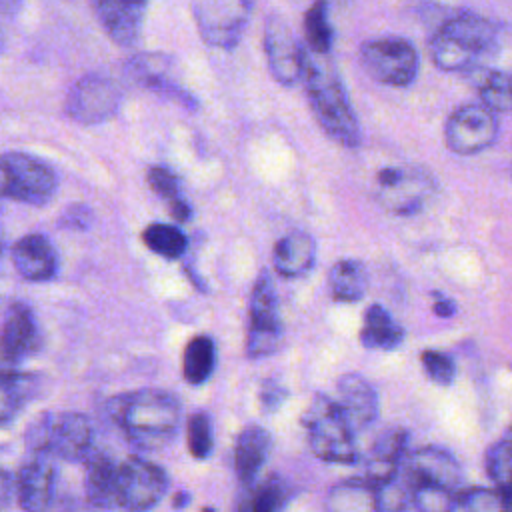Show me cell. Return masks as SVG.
I'll return each mask as SVG.
<instances>
[{
    "label": "cell",
    "instance_id": "6da1fadb",
    "mask_svg": "<svg viewBox=\"0 0 512 512\" xmlns=\"http://www.w3.org/2000/svg\"><path fill=\"white\" fill-rule=\"evenodd\" d=\"M108 408L110 418L140 450L156 452L166 448L180 428V400L166 390L144 388L126 392L114 396Z\"/></svg>",
    "mask_w": 512,
    "mask_h": 512
},
{
    "label": "cell",
    "instance_id": "7a4b0ae2",
    "mask_svg": "<svg viewBox=\"0 0 512 512\" xmlns=\"http://www.w3.org/2000/svg\"><path fill=\"white\" fill-rule=\"evenodd\" d=\"M302 84L308 104L320 128L338 144L356 148L362 140L360 124L346 94V88L328 60V54L306 50Z\"/></svg>",
    "mask_w": 512,
    "mask_h": 512
},
{
    "label": "cell",
    "instance_id": "3957f363",
    "mask_svg": "<svg viewBox=\"0 0 512 512\" xmlns=\"http://www.w3.org/2000/svg\"><path fill=\"white\" fill-rule=\"evenodd\" d=\"M500 28L486 16L460 12L446 20L430 40V58L444 72H472L494 52Z\"/></svg>",
    "mask_w": 512,
    "mask_h": 512
},
{
    "label": "cell",
    "instance_id": "277c9868",
    "mask_svg": "<svg viewBox=\"0 0 512 512\" xmlns=\"http://www.w3.org/2000/svg\"><path fill=\"white\" fill-rule=\"evenodd\" d=\"M402 478L410 490L412 508L426 512L454 510V500L462 488V468L458 460L440 446H422L408 454Z\"/></svg>",
    "mask_w": 512,
    "mask_h": 512
},
{
    "label": "cell",
    "instance_id": "5b68a950",
    "mask_svg": "<svg viewBox=\"0 0 512 512\" xmlns=\"http://www.w3.org/2000/svg\"><path fill=\"white\" fill-rule=\"evenodd\" d=\"M302 426L316 458L330 464H354L358 460L356 430L338 400L316 394L302 414Z\"/></svg>",
    "mask_w": 512,
    "mask_h": 512
},
{
    "label": "cell",
    "instance_id": "8992f818",
    "mask_svg": "<svg viewBox=\"0 0 512 512\" xmlns=\"http://www.w3.org/2000/svg\"><path fill=\"white\" fill-rule=\"evenodd\" d=\"M28 452L48 454L68 462H84L94 448L90 420L78 412H44L24 434Z\"/></svg>",
    "mask_w": 512,
    "mask_h": 512
},
{
    "label": "cell",
    "instance_id": "52a82bcc",
    "mask_svg": "<svg viewBox=\"0 0 512 512\" xmlns=\"http://www.w3.org/2000/svg\"><path fill=\"white\" fill-rule=\"evenodd\" d=\"M0 170V188L4 198L30 206H42L56 194V172L36 156L16 150L4 152L0 158Z\"/></svg>",
    "mask_w": 512,
    "mask_h": 512
},
{
    "label": "cell",
    "instance_id": "ba28073f",
    "mask_svg": "<svg viewBox=\"0 0 512 512\" xmlns=\"http://www.w3.org/2000/svg\"><path fill=\"white\" fill-rule=\"evenodd\" d=\"M360 62L374 80L394 88L410 86L420 70L416 46L400 36L366 40L360 46Z\"/></svg>",
    "mask_w": 512,
    "mask_h": 512
},
{
    "label": "cell",
    "instance_id": "9c48e42d",
    "mask_svg": "<svg viewBox=\"0 0 512 512\" xmlns=\"http://www.w3.org/2000/svg\"><path fill=\"white\" fill-rule=\"evenodd\" d=\"M284 326L278 310V296L268 270H262L256 278L248 306V330H246V356L264 358L278 350L282 342Z\"/></svg>",
    "mask_w": 512,
    "mask_h": 512
},
{
    "label": "cell",
    "instance_id": "30bf717a",
    "mask_svg": "<svg viewBox=\"0 0 512 512\" xmlns=\"http://www.w3.org/2000/svg\"><path fill=\"white\" fill-rule=\"evenodd\" d=\"M256 0H190L202 40L218 50H232L250 20Z\"/></svg>",
    "mask_w": 512,
    "mask_h": 512
},
{
    "label": "cell",
    "instance_id": "8fae6325",
    "mask_svg": "<svg viewBox=\"0 0 512 512\" xmlns=\"http://www.w3.org/2000/svg\"><path fill=\"white\" fill-rule=\"evenodd\" d=\"M436 192L432 174L418 166H386L376 174L378 202L400 216L416 214Z\"/></svg>",
    "mask_w": 512,
    "mask_h": 512
},
{
    "label": "cell",
    "instance_id": "7c38bea8",
    "mask_svg": "<svg viewBox=\"0 0 512 512\" xmlns=\"http://www.w3.org/2000/svg\"><path fill=\"white\" fill-rule=\"evenodd\" d=\"M496 112L484 102H470L456 108L444 126V140L450 152L472 156L490 148L498 138Z\"/></svg>",
    "mask_w": 512,
    "mask_h": 512
},
{
    "label": "cell",
    "instance_id": "4fadbf2b",
    "mask_svg": "<svg viewBox=\"0 0 512 512\" xmlns=\"http://www.w3.org/2000/svg\"><path fill=\"white\" fill-rule=\"evenodd\" d=\"M120 102L122 88L116 80L104 74H86L70 88L64 110L74 122L92 126L112 118Z\"/></svg>",
    "mask_w": 512,
    "mask_h": 512
},
{
    "label": "cell",
    "instance_id": "5bb4252c",
    "mask_svg": "<svg viewBox=\"0 0 512 512\" xmlns=\"http://www.w3.org/2000/svg\"><path fill=\"white\" fill-rule=\"evenodd\" d=\"M168 490L164 468L140 456H130L118 464V498L124 510H148L156 506Z\"/></svg>",
    "mask_w": 512,
    "mask_h": 512
},
{
    "label": "cell",
    "instance_id": "9a60e30c",
    "mask_svg": "<svg viewBox=\"0 0 512 512\" xmlns=\"http://www.w3.org/2000/svg\"><path fill=\"white\" fill-rule=\"evenodd\" d=\"M264 54L268 70L278 84L294 86L298 80H302L306 50L296 40L288 22L278 14H270L266 18Z\"/></svg>",
    "mask_w": 512,
    "mask_h": 512
},
{
    "label": "cell",
    "instance_id": "2e32d148",
    "mask_svg": "<svg viewBox=\"0 0 512 512\" xmlns=\"http://www.w3.org/2000/svg\"><path fill=\"white\" fill-rule=\"evenodd\" d=\"M40 348L34 312L24 302H12L2 322V370H12Z\"/></svg>",
    "mask_w": 512,
    "mask_h": 512
},
{
    "label": "cell",
    "instance_id": "e0dca14e",
    "mask_svg": "<svg viewBox=\"0 0 512 512\" xmlns=\"http://www.w3.org/2000/svg\"><path fill=\"white\" fill-rule=\"evenodd\" d=\"M32 456L20 466L14 484V496L22 510L40 512L52 506L56 494V466L48 454L30 452Z\"/></svg>",
    "mask_w": 512,
    "mask_h": 512
},
{
    "label": "cell",
    "instance_id": "ac0fdd59",
    "mask_svg": "<svg viewBox=\"0 0 512 512\" xmlns=\"http://www.w3.org/2000/svg\"><path fill=\"white\" fill-rule=\"evenodd\" d=\"M126 74L146 90L194 108L196 100L172 76V58L166 54H136L126 62Z\"/></svg>",
    "mask_w": 512,
    "mask_h": 512
},
{
    "label": "cell",
    "instance_id": "d6986e66",
    "mask_svg": "<svg viewBox=\"0 0 512 512\" xmlns=\"http://www.w3.org/2000/svg\"><path fill=\"white\" fill-rule=\"evenodd\" d=\"M410 434L404 428L384 430L372 444L364 466V478L376 488L394 482L408 458Z\"/></svg>",
    "mask_w": 512,
    "mask_h": 512
},
{
    "label": "cell",
    "instance_id": "ffe728a7",
    "mask_svg": "<svg viewBox=\"0 0 512 512\" xmlns=\"http://www.w3.org/2000/svg\"><path fill=\"white\" fill-rule=\"evenodd\" d=\"M150 0H96V16L112 42L132 46L142 30Z\"/></svg>",
    "mask_w": 512,
    "mask_h": 512
},
{
    "label": "cell",
    "instance_id": "44dd1931",
    "mask_svg": "<svg viewBox=\"0 0 512 512\" xmlns=\"http://www.w3.org/2000/svg\"><path fill=\"white\" fill-rule=\"evenodd\" d=\"M12 262L28 282H46L58 272V252L44 234H26L12 246Z\"/></svg>",
    "mask_w": 512,
    "mask_h": 512
},
{
    "label": "cell",
    "instance_id": "7402d4cb",
    "mask_svg": "<svg viewBox=\"0 0 512 512\" xmlns=\"http://www.w3.org/2000/svg\"><path fill=\"white\" fill-rule=\"evenodd\" d=\"M338 402L356 432L374 424L380 412L378 394L374 386L356 372H348L340 376Z\"/></svg>",
    "mask_w": 512,
    "mask_h": 512
},
{
    "label": "cell",
    "instance_id": "603a6c76",
    "mask_svg": "<svg viewBox=\"0 0 512 512\" xmlns=\"http://www.w3.org/2000/svg\"><path fill=\"white\" fill-rule=\"evenodd\" d=\"M84 492L94 508L116 510L118 498V464L104 452L94 450L84 460Z\"/></svg>",
    "mask_w": 512,
    "mask_h": 512
},
{
    "label": "cell",
    "instance_id": "cb8c5ba5",
    "mask_svg": "<svg viewBox=\"0 0 512 512\" xmlns=\"http://www.w3.org/2000/svg\"><path fill=\"white\" fill-rule=\"evenodd\" d=\"M272 450V438L262 426H246L234 444V470L240 484L254 486Z\"/></svg>",
    "mask_w": 512,
    "mask_h": 512
},
{
    "label": "cell",
    "instance_id": "d4e9b609",
    "mask_svg": "<svg viewBox=\"0 0 512 512\" xmlns=\"http://www.w3.org/2000/svg\"><path fill=\"white\" fill-rule=\"evenodd\" d=\"M316 260V242L306 232L282 236L272 252L274 270L284 278H300L310 272Z\"/></svg>",
    "mask_w": 512,
    "mask_h": 512
},
{
    "label": "cell",
    "instance_id": "484cf974",
    "mask_svg": "<svg viewBox=\"0 0 512 512\" xmlns=\"http://www.w3.org/2000/svg\"><path fill=\"white\" fill-rule=\"evenodd\" d=\"M404 330L392 318V314L380 306L372 304L364 312V324L360 330V342L368 350H394L402 344Z\"/></svg>",
    "mask_w": 512,
    "mask_h": 512
},
{
    "label": "cell",
    "instance_id": "4316f807",
    "mask_svg": "<svg viewBox=\"0 0 512 512\" xmlns=\"http://www.w3.org/2000/svg\"><path fill=\"white\" fill-rule=\"evenodd\" d=\"M40 378L28 372L2 370L0 384V418L2 424H8L38 392Z\"/></svg>",
    "mask_w": 512,
    "mask_h": 512
},
{
    "label": "cell",
    "instance_id": "83f0119b",
    "mask_svg": "<svg viewBox=\"0 0 512 512\" xmlns=\"http://www.w3.org/2000/svg\"><path fill=\"white\" fill-rule=\"evenodd\" d=\"M326 508L334 512H356V510H380L378 488L366 478H350L336 484L326 496Z\"/></svg>",
    "mask_w": 512,
    "mask_h": 512
},
{
    "label": "cell",
    "instance_id": "f1b7e54d",
    "mask_svg": "<svg viewBox=\"0 0 512 512\" xmlns=\"http://www.w3.org/2000/svg\"><path fill=\"white\" fill-rule=\"evenodd\" d=\"M330 294L338 302H358L368 290V272L358 260H338L328 272Z\"/></svg>",
    "mask_w": 512,
    "mask_h": 512
},
{
    "label": "cell",
    "instance_id": "f546056e",
    "mask_svg": "<svg viewBox=\"0 0 512 512\" xmlns=\"http://www.w3.org/2000/svg\"><path fill=\"white\" fill-rule=\"evenodd\" d=\"M214 366H216L214 340L206 334H198L190 338L182 354L184 380L192 386H200L212 376Z\"/></svg>",
    "mask_w": 512,
    "mask_h": 512
},
{
    "label": "cell",
    "instance_id": "4dcf8cb0",
    "mask_svg": "<svg viewBox=\"0 0 512 512\" xmlns=\"http://www.w3.org/2000/svg\"><path fill=\"white\" fill-rule=\"evenodd\" d=\"M486 472L502 494L506 510H512V424L506 436L488 448Z\"/></svg>",
    "mask_w": 512,
    "mask_h": 512
},
{
    "label": "cell",
    "instance_id": "1f68e13d",
    "mask_svg": "<svg viewBox=\"0 0 512 512\" xmlns=\"http://www.w3.org/2000/svg\"><path fill=\"white\" fill-rule=\"evenodd\" d=\"M146 178H148L150 188L166 202V206H168L170 214L176 218V222H188L192 216V208L180 190L178 176L172 170H168L166 166H152L148 170Z\"/></svg>",
    "mask_w": 512,
    "mask_h": 512
},
{
    "label": "cell",
    "instance_id": "d6a6232c",
    "mask_svg": "<svg viewBox=\"0 0 512 512\" xmlns=\"http://www.w3.org/2000/svg\"><path fill=\"white\" fill-rule=\"evenodd\" d=\"M476 72V88L480 102L494 112H512V74L502 70H472Z\"/></svg>",
    "mask_w": 512,
    "mask_h": 512
},
{
    "label": "cell",
    "instance_id": "836d02e7",
    "mask_svg": "<svg viewBox=\"0 0 512 512\" xmlns=\"http://www.w3.org/2000/svg\"><path fill=\"white\" fill-rule=\"evenodd\" d=\"M142 240L150 252L166 260L180 258L188 248V238L176 224L152 222L150 226L144 228Z\"/></svg>",
    "mask_w": 512,
    "mask_h": 512
},
{
    "label": "cell",
    "instance_id": "e575fe53",
    "mask_svg": "<svg viewBox=\"0 0 512 512\" xmlns=\"http://www.w3.org/2000/svg\"><path fill=\"white\" fill-rule=\"evenodd\" d=\"M306 44L316 54H330L334 42V28L328 18V2L316 0L304 14Z\"/></svg>",
    "mask_w": 512,
    "mask_h": 512
},
{
    "label": "cell",
    "instance_id": "d590c367",
    "mask_svg": "<svg viewBox=\"0 0 512 512\" xmlns=\"http://www.w3.org/2000/svg\"><path fill=\"white\" fill-rule=\"evenodd\" d=\"M288 498H290L288 484L278 476H270L264 482L250 486V494L240 504V508L254 510V512H274L284 508Z\"/></svg>",
    "mask_w": 512,
    "mask_h": 512
},
{
    "label": "cell",
    "instance_id": "8d00e7d4",
    "mask_svg": "<svg viewBox=\"0 0 512 512\" xmlns=\"http://www.w3.org/2000/svg\"><path fill=\"white\" fill-rule=\"evenodd\" d=\"M188 450L196 460H206L214 448V428L208 412H194L188 418Z\"/></svg>",
    "mask_w": 512,
    "mask_h": 512
},
{
    "label": "cell",
    "instance_id": "74e56055",
    "mask_svg": "<svg viewBox=\"0 0 512 512\" xmlns=\"http://www.w3.org/2000/svg\"><path fill=\"white\" fill-rule=\"evenodd\" d=\"M454 510H470V512H488V510H506L504 498L498 488H460L454 500Z\"/></svg>",
    "mask_w": 512,
    "mask_h": 512
},
{
    "label": "cell",
    "instance_id": "f35d334b",
    "mask_svg": "<svg viewBox=\"0 0 512 512\" xmlns=\"http://www.w3.org/2000/svg\"><path fill=\"white\" fill-rule=\"evenodd\" d=\"M420 362L422 368L426 372V376L440 384V386H450L456 378V362L450 354L440 352V350H424L420 354Z\"/></svg>",
    "mask_w": 512,
    "mask_h": 512
},
{
    "label": "cell",
    "instance_id": "ab89813d",
    "mask_svg": "<svg viewBox=\"0 0 512 512\" xmlns=\"http://www.w3.org/2000/svg\"><path fill=\"white\" fill-rule=\"evenodd\" d=\"M94 220L92 210L86 204H70L58 218V226L66 230H86Z\"/></svg>",
    "mask_w": 512,
    "mask_h": 512
},
{
    "label": "cell",
    "instance_id": "60d3db41",
    "mask_svg": "<svg viewBox=\"0 0 512 512\" xmlns=\"http://www.w3.org/2000/svg\"><path fill=\"white\" fill-rule=\"evenodd\" d=\"M286 396H288V392H286V388H284L280 382L268 380V382H264L262 392H260L262 408H264L266 412H274V410H278V408L282 406V402H284Z\"/></svg>",
    "mask_w": 512,
    "mask_h": 512
},
{
    "label": "cell",
    "instance_id": "b9f144b4",
    "mask_svg": "<svg viewBox=\"0 0 512 512\" xmlns=\"http://www.w3.org/2000/svg\"><path fill=\"white\" fill-rule=\"evenodd\" d=\"M432 310H434V314L440 316V318H450V316H454V312H456V304H454L452 300L440 296V298L434 302Z\"/></svg>",
    "mask_w": 512,
    "mask_h": 512
},
{
    "label": "cell",
    "instance_id": "7bdbcfd3",
    "mask_svg": "<svg viewBox=\"0 0 512 512\" xmlns=\"http://www.w3.org/2000/svg\"><path fill=\"white\" fill-rule=\"evenodd\" d=\"M188 500H190V496H188L186 492H180V494H178V498H174V506H176V508H180V506H184Z\"/></svg>",
    "mask_w": 512,
    "mask_h": 512
},
{
    "label": "cell",
    "instance_id": "ee69618b",
    "mask_svg": "<svg viewBox=\"0 0 512 512\" xmlns=\"http://www.w3.org/2000/svg\"><path fill=\"white\" fill-rule=\"evenodd\" d=\"M22 0H4V4L8 6V8H14V6H18Z\"/></svg>",
    "mask_w": 512,
    "mask_h": 512
}]
</instances>
